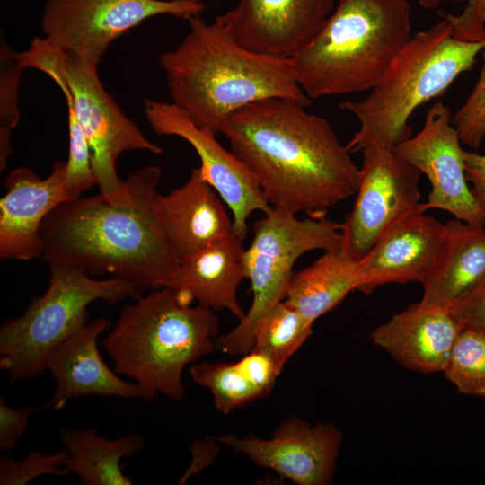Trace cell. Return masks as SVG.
Returning <instances> with one entry per match:
<instances>
[{
    "mask_svg": "<svg viewBox=\"0 0 485 485\" xmlns=\"http://www.w3.org/2000/svg\"><path fill=\"white\" fill-rule=\"evenodd\" d=\"M273 207L312 218L357 192L360 168L331 124L295 101L270 98L234 112L220 132Z\"/></svg>",
    "mask_w": 485,
    "mask_h": 485,
    "instance_id": "6da1fadb",
    "label": "cell"
},
{
    "mask_svg": "<svg viewBox=\"0 0 485 485\" xmlns=\"http://www.w3.org/2000/svg\"><path fill=\"white\" fill-rule=\"evenodd\" d=\"M161 175L153 165L133 172L126 181L129 198L121 205L101 192L60 204L41 225L40 259L91 276L111 274L139 293L160 288L180 263L157 216Z\"/></svg>",
    "mask_w": 485,
    "mask_h": 485,
    "instance_id": "7a4b0ae2",
    "label": "cell"
},
{
    "mask_svg": "<svg viewBox=\"0 0 485 485\" xmlns=\"http://www.w3.org/2000/svg\"><path fill=\"white\" fill-rule=\"evenodd\" d=\"M189 31L158 62L172 102L198 127L216 135L236 110L252 102L282 98L303 106L310 98L298 84L290 59L255 53L234 40L219 15L207 22L188 20Z\"/></svg>",
    "mask_w": 485,
    "mask_h": 485,
    "instance_id": "3957f363",
    "label": "cell"
},
{
    "mask_svg": "<svg viewBox=\"0 0 485 485\" xmlns=\"http://www.w3.org/2000/svg\"><path fill=\"white\" fill-rule=\"evenodd\" d=\"M218 332L214 310L160 287L122 308L103 345L116 372L133 379L146 401L181 400L183 368L215 349Z\"/></svg>",
    "mask_w": 485,
    "mask_h": 485,
    "instance_id": "277c9868",
    "label": "cell"
},
{
    "mask_svg": "<svg viewBox=\"0 0 485 485\" xmlns=\"http://www.w3.org/2000/svg\"><path fill=\"white\" fill-rule=\"evenodd\" d=\"M451 22L443 19L410 38L392 59L368 95L339 103L359 122L346 145L350 153L368 146L393 150L412 136L409 120L414 110L441 95L463 72L471 69L485 40L454 37Z\"/></svg>",
    "mask_w": 485,
    "mask_h": 485,
    "instance_id": "5b68a950",
    "label": "cell"
},
{
    "mask_svg": "<svg viewBox=\"0 0 485 485\" xmlns=\"http://www.w3.org/2000/svg\"><path fill=\"white\" fill-rule=\"evenodd\" d=\"M410 37L408 0H338L290 59L295 77L313 99L371 90Z\"/></svg>",
    "mask_w": 485,
    "mask_h": 485,
    "instance_id": "8992f818",
    "label": "cell"
},
{
    "mask_svg": "<svg viewBox=\"0 0 485 485\" xmlns=\"http://www.w3.org/2000/svg\"><path fill=\"white\" fill-rule=\"evenodd\" d=\"M17 57L23 68L38 69L49 76L71 101L89 145L100 192L113 204L126 203L129 190L117 172L119 156L130 150L159 154L163 148L124 114L103 87L98 66L56 48L43 38L33 39Z\"/></svg>",
    "mask_w": 485,
    "mask_h": 485,
    "instance_id": "52a82bcc",
    "label": "cell"
},
{
    "mask_svg": "<svg viewBox=\"0 0 485 485\" xmlns=\"http://www.w3.org/2000/svg\"><path fill=\"white\" fill-rule=\"evenodd\" d=\"M50 278L46 292L33 299L18 317L0 328V366L11 381L42 374L54 348L88 322V306L97 301L118 303L137 297L139 291L129 281L112 277L93 278L79 268L48 264Z\"/></svg>",
    "mask_w": 485,
    "mask_h": 485,
    "instance_id": "ba28073f",
    "label": "cell"
},
{
    "mask_svg": "<svg viewBox=\"0 0 485 485\" xmlns=\"http://www.w3.org/2000/svg\"><path fill=\"white\" fill-rule=\"evenodd\" d=\"M252 230L251 242L244 251L252 302L239 323L216 340V348L229 355H244L252 348L254 326L286 299L295 261L311 251L340 250L342 239L341 223L326 216L299 219L293 213L273 207L253 223Z\"/></svg>",
    "mask_w": 485,
    "mask_h": 485,
    "instance_id": "9c48e42d",
    "label": "cell"
},
{
    "mask_svg": "<svg viewBox=\"0 0 485 485\" xmlns=\"http://www.w3.org/2000/svg\"><path fill=\"white\" fill-rule=\"evenodd\" d=\"M205 10L202 0H47L40 28L51 46L98 66L111 42L144 21Z\"/></svg>",
    "mask_w": 485,
    "mask_h": 485,
    "instance_id": "30bf717a",
    "label": "cell"
},
{
    "mask_svg": "<svg viewBox=\"0 0 485 485\" xmlns=\"http://www.w3.org/2000/svg\"><path fill=\"white\" fill-rule=\"evenodd\" d=\"M356 198L341 223L340 251L358 261L391 228L421 207V172L393 150L368 146L362 151Z\"/></svg>",
    "mask_w": 485,
    "mask_h": 485,
    "instance_id": "8fae6325",
    "label": "cell"
},
{
    "mask_svg": "<svg viewBox=\"0 0 485 485\" xmlns=\"http://www.w3.org/2000/svg\"><path fill=\"white\" fill-rule=\"evenodd\" d=\"M144 113L159 136H175L187 141L200 160L201 175L229 208L233 231L241 239L248 232V219L255 211L269 213L272 207L245 164L225 149L211 130L197 126L173 102L146 99Z\"/></svg>",
    "mask_w": 485,
    "mask_h": 485,
    "instance_id": "7c38bea8",
    "label": "cell"
},
{
    "mask_svg": "<svg viewBox=\"0 0 485 485\" xmlns=\"http://www.w3.org/2000/svg\"><path fill=\"white\" fill-rule=\"evenodd\" d=\"M451 119L449 107L436 101L428 109L421 129L398 144L393 151L429 181L431 190L421 203L424 212L441 209L456 219L485 225L468 185L464 150Z\"/></svg>",
    "mask_w": 485,
    "mask_h": 485,
    "instance_id": "4fadbf2b",
    "label": "cell"
},
{
    "mask_svg": "<svg viewBox=\"0 0 485 485\" xmlns=\"http://www.w3.org/2000/svg\"><path fill=\"white\" fill-rule=\"evenodd\" d=\"M260 468L270 469L298 485H327L332 481L342 432L331 423L312 426L297 417L279 424L271 437L234 434L216 437Z\"/></svg>",
    "mask_w": 485,
    "mask_h": 485,
    "instance_id": "5bb4252c",
    "label": "cell"
},
{
    "mask_svg": "<svg viewBox=\"0 0 485 485\" xmlns=\"http://www.w3.org/2000/svg\"><path fill=\"white\" fill-rule=\"evenodd\" d=\"M335 0H238L219 15L242 47L260 55L291 59L317 33Z\"/></svg>",
    "mask_w": 485,
    "mask_h": 485,
    "instance_id": "9a60e30c",
    "label": "cell"
},
{
    "mask_svg": "<svg viewBox=\"0 0 485 485\" xmlns=\"http://www.w3.org/2000/svg\"><path fill=\"white\" fill-rule=\"evenodd\" d=\"M425 213L398 223L357 261L359 291L369 294L389 283L421 284L431 274L444 249L445 225Z\"/></svg>",
    "mask_w": 485,
    "mask_h": 485,
    "instance_id": "2e32d148",
    "label": "cell"
},
{
    "mask_svg": "<svg viewBox=\"0 0 485 485\" xmlns=\"http://www.w3.org/2000/svg\"><path fill=\"white\" fill-rule=\"evenodd\" d=\"M65 171L66 162H56L43 179L27 167L7 174L6 192L0 199L1 259H40L41 225L57 207L69 201L64 188Z\"/></svg>",
    "mask_w": 485,
    "mask_h": 485,
    "instance_id": "e0dca14e",
    "label": "cell"
},
{
    "mask_svg": "<svg viewBox=\"0 0 485 485\" xmlns=\"http://www.w3.org/2000/svg\"><path fill=\"white\" fill-rule=\"evenodd\" d=\"M106 318L88 321L63 340L47 362L57 388L42 409L60 410L69 400L85 395L142 397L136 383L126 382L113 373L98 349L99 336L110 328Z\"/></svg>",
    "mask_w": 485,
    "mask_h": 485,
    "instance_id": "ac0fdd59",
    "label": "cell"
},
{
    "mask_svg": "<svg viewBox=\"0 0 485 485\" xmlns=\"http://www.w3.org/2000/svg\"><path fill=\"white\" fill-rule=\"evenodd\" d=\"M461 327L448 310L410 304L371 332L372 342L407 369L443 372Z\"/></svg>",
    "mask_w": 485,
    "mask_h": 485,
    "instance_id": "d6986e66",
    "label": "cell"
},
{
    "mask_svg": "<svg viewBox=\"0 0 485 485\" xmlns=\"http://www.w3.org/2000/svg\"><path fill=\"white\" fill-rule=\"evenodd\" d=\"M225 205L199 168L193 169L181 187L166 195L157 194L158 219L180 261L234 233Z\"/></svg>",
    "mask_w": 485,
    "mask_h": 485,
    "instance_id": "ffe728a7",
    "label": "cell"
},
{
    "mask_svg": "<svg viewBox=\"0 0 485 485\" xmlns=\"http://www.w3.org/2000/svg\"><path fill=\"white\" fill-rule=\"evenodd\" d=\"M244 251L242 239L233 233L182 259L160 287L175 290L187 303L227 310L240 321L245 315L237 297L246 278Z\"/></svg>",
    "mask_w": 485,
    "mask_h": 485,
    "instance_id": "44dd1931",
    "label": "cell"
},
{
    "mask_svg": "<svg viewBox=\"0 0 485 485\" xmlns=\"http://www.w3.org/2000/svg\"><path fill=\"white\" fill-rule=\"evenodd\" d=\"M440 260L421 283L422 305L448 310L485 275V227L456 218L445 223Z\"/></svg>",
    "mask_w": 485,
    "mask_h": 485,
    "instance_id": "7402d4cb",
    "label": "cell"
},
{
    "mask_svg": "<svg viewBox=\"0 0 485 485\" xmlns=\"http://www.w3.org/2000/svg\"><path fill=\"white\" fill-rule=\"evenodd\" d=\"M360 286L357 261L340 250L324 251L311 265L294 273L286 300L313 323Z\"/></svg>",
    "mask_w": 485,
    "mask_h": 485,
    "instance_id": "603a6c76",
    "label": "cell"
},
{
    "mask_svg": "<svg viewBox=\"0 0 485 485\" xmlns=\"http://www.w3.org/2000/svg\"><path fill=\"white\" fill-rule=\"evenodd\" d=\"M61 441L68 458L66 467L75 473L82 485H131L133 481L124 474L119 462L139 452L144 439L139 435L107 439L97 429H65Z\"/></svg>",
    "mask_w": 485,
    "mask_h": 485,
    "instance_id": "cb8c5ba5",
    "label": "cell"
},
{
    "mask_svg": "<svg viewBox=\"0 0 485 485\" xmlns=\"http://www.w3.org/2000/svg\"><path fill=\"white\" fill-rule=\"evenodd\" d=\"M313 324L285 299L257 321L251 350L269 356L282 370L312 334Z\"/></svg>",
    "mask_w": 485,
    "mask_h": 485,
    "instance_id": "d4e9b609",
    "label": "cell"
},
{
    "mask_svg": "<svg viewBox=\"0 0 485 485\" xmlns=\"http://www.w3.org/2000/svg\"><path fill=\"white\" fill-rule=\"evenodd\" d=\"M190 375L195 384L210 391L216 409L223 414L263 397L235 363L197 362L191 365Z\"/></svg>",
    "mask_w": 485,
    "mask_h": 485,
    "instance_id": "484cf974",
    "label": "cell"
},
{
    "mask_svg": "<svg viewBox=\"0 0 485 485\" xmlns=\"http://www.w3.org/2000/svg\"><path fill=\"white\" fill-rule=\"evenodd\" d=\"M443 373L460 393L485 397V335L461 329Z\"/></svg>",
    "mask_w": 485,
    "mask_h": 485,
    "instance_id": "4316f807",
    "label": "cell"
},
{
    "mask_svg": "<svg viewBox=\"0 0 485 485\" xmlns=\"http://www.w3.org/2000/svg\"><path fill=\"white\" fill-rule=\"evenodd\" d=\"M5 41L0 47V168L4 171L12 153L11 132L20 119L19 86L23 67Z\"/></svg>",
    "mask_w": 485,
    "mask_h": 485,
    "instance_id": "83f0119b",
    "label": "cell"
},
{
    "mask_svg": "<svg viewBox=\"0 0 485 485\" xmlns=\"http://www.w3.org/2000/svg\"><path fill=\"white\" fill-rule=\"evenodd\" d=\"M65 100L68 121V158L66 162L64 188L69 200H72L96 184V180L87 139L71 101L68 98Z\"/></svg>",
    "mask_w": 485,
    "mask_h": 485,
    "instance_id": "f1b7e54d",
    "label": "cell"
},
{
    "mask_svg": "<svg viewBox=\"0 0 485 485\" xmlns=\"http://www.w3.org/2000/svg\"><path fill=\"white\" fill-rule=\"evenodd\" d=\"M66 450L48 454L31 451L23 460L0 458V484L24 485L43 475L63 476L68 472Z\"/></svg>",
    "mask_w": 485,
    "mask_h": 485,
    "instance_id": "f546056e",
    "label": "cell"
},
{
    "mask_svg": "<svg viewBox=\"0 0 485 485\" xmlns=\"http://www.w3.org/2000/svg\"><path fill=\"white\" fill-rule=\"evenodd\" d=\"M479 78L463 104L452 114L462 144L476 150L485 138V48Z\"/></svg>",
    "mask_w": 485,
    "mask_h": 485,
    "instance_id": "4dcf8cb0",
    "label": "cell"
},
{
    "mask_svg": "<svg viewBox=\"0 0 485 485\" xmlns=\"http://www.w3.org/2000/svg\"><path fill=\"white\" fill-rule=\"evenodd\" d=\"M448 311L461 329H472L485 335V275Z\"/></svg>",
    "mask_w": 485,
    "mask_h": 485,
    "instance_id": "1f68e13d",
    "label": "cell"
},
{
    "mask_svg": "<svg viewBox=\"0 0 485 485\" xmlns=\"http://www.w3.org/2000/svg\"><path fill=\"white\" fill-rule=\"evenodd\" d=\"M239 370L260 392L262 396L272 390L277 377L282 371L267 355L251 350L235 363Z\"/></svg>",
    "mask_w": 485,
    "mask_h": 485,
    "instance_id": "d6a6232c",
    "label": "cell"
},
{
    "mask_svg": "<svg viewBox=\"0 0 485 485\" xmlns=\"http://www.w3.org/2000/svg\"><path fill=\"white\" fill-rule=\"evenodd\" d=\"M452 25L454 37L468 41L485 40V0H467L459 14H444Z\"/></svg>",
    "mask_w": 485,
    "mask_h": 485,
    "instance_id": "836d02e7",
    "label": "cell"
},
{
    "mask_svg": "<svg viewBox=\"0 0 485 485\" xmlns=\"http://www.w3.org/2000/svg\"><path fill=\"white\" fill-rule=\"evenodd\" d=\"M35 408L22 406L13 408L8 406L3 398L0 399V449L10 451L13 449L25 431L30 415Z\"/></svg>",
    "mask_w": 485,
    "mask_h": 485,
    "instance_id": "e575fe53",
    "label": "cell"
},
{
    "mask_svg": "<svg viewBox=\"0 0 485 485\" xmlns=\"http://www.w3.org/2000/svg\"><path fill=\"white\" fill-rule=\"evenodd\" d=\"M464 171L476 204L485 219V154L464 151Z\"/></svg>",
    "mask_w": 485,
    "mask_h": 485,
    "instance_id": "d590c367",
    "label": "cell"
},
{
    "mask_svg": "<svg viewBox=\"0 0 485 485\" xmlns=\"http://www.w3.org/2000/svg\"><path fill=\"white\" fill-rule=\"evenodd\" d=\"M217 442L216 438L209 437L195 441L192 444L190 447L192 460L189 468L179 480V484L184 483L190 476L199 472L212 462L218 450Z\"/></svg>",
    "mask_w": 485,
    "mask_h": 485,
    "instance_id": "8d00e7d4",
    "label": "cell"
},
{
    "mask_svg": "<svg viewBox=\"0 0 485 485\" xmlns=\"http://www.w3.org/2000/svg\"><path fill=\"white\" fill-rule=\"evenodd\" d=\"M463 0H417L418 4L428 10H434L442 4L461 2Z\"/></svg>",
    "mask_w": 485,
    "mask_h": 485,
    "instance_id": "74e56055",
    "label": "cell"
}]
</instances>
